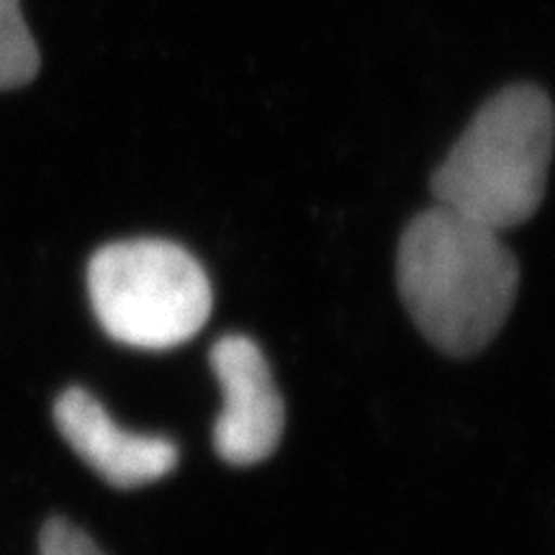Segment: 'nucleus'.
I'll list each match as a JSON object with an SVG mask.
<instances>
[{
	"label": "nucleus",
	"mask_w": 555,
	"mask_h": 555,
	"mask_svg": "<svg viewBox=\"0 0 555 555\" xmlns=\"http://www.w3.org/2000/svg\"><path fill=\"white\" fill-rule=\"evenodd\" d=\"M39 555H103V551L69 519L52 517L41 527Z\"/></svg>",
	"instance_id": "nucleus-7"
},
{
	"label": "nucleus",
	"mask_w": 555,
	"mask_h": 555,
	"mask_svg": "<svg viewBox=\"0 0 555 555\" xmlns=\"http://www.w3.org/2000/svg\"><path fill=\"white\" fill-rule=\"evenodd\" d=\"M88 296L108 337L137 350H172L211 317V283L189 249L165 240L101 247L88 262Z\"/></svg>",
	"instance_id": "nucleus-3"
},
{
	"label": "nucleus",
	"mask_w": 555,
	"mask_h": 555,
	"mask_svg": "<svg viewBox=\"0 0 555 555\" xmlns=\"http://www.w3.org/2000/svg\"><path fill=\"white\" fill-rule=\"evenodd\" d=\"M39 73V50L18 0H0V90L29 86Z\"/></svg>",
	"instance_id": "nucleus-6"
},
{
	"label": "nucleus",
	"mask_w": 555,
	"mask_h": 555,
	"mask_svg": "<svg viewBox=\"0 0 555 555\" xmlns=\"http://www.w3.org/2000/svg\"><path fill=\"white\" fill-rule=\"evenodd\" d=\"M555 147V111L543 90L512 86L470 119L433 176L437 206L504 232L545 198Z\"/></svg>",
	"instance_id": "nucleus-2"
},
{
	"label": "nucleus",
	"mask_w": 555,
	"mask_h": 555,
	"mask_svg": "<svg viewBox=\"0 0 555 555\" xmlns=\"http://www.w3.org/2000/svg\"><path fill=\"white\" fill-rule=\"evenodd\" d=\"M54 422L75 455L116 489L155 483L178 466L176 442L119 427L86 388H67L62 393L54 404Z\"/></svg>",
	"instance_id": "nucleus-5"
},
{
	"label": "nucleus",
	"mask_w": 555,
	"mask_h": 555,
	"mask_svg": "<svg viewBox=\"0 0 555 555\" xmlns=\"http://www.w3.org/2000/svg\"><path fill=\"white\" fill-rule=\"evenodd\" d=\"M211 371L224 406L214 422V448L232 466H255L275 453L286 427V406L266 356L245 335L221 337L211 347Z\"/></svg>",
	"instance_id": "nucleus-4"
},
{
	"label": "nucleus",
	"mask_w": 555,
	"mask_h": 555,
	"mask_svg": "<svg viewBox=\"0 0 555 555\" xmlns=\"http://www.w3.org/2000/svg\"><path fill=\"white\" fill-rule=\"evenodd\" d=\"M399 294L414 324L453 358L481 352L515 307L519 268L494 229L433 206L399 242Z\"/></svg>",
	"instance_id": "nucleus-1"
}]
</instances>
